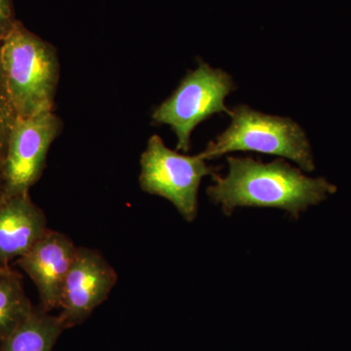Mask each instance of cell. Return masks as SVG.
Listing matches in <instances>:
<instances>
[{"mask_svg":"<svg viewBox=\"0 0 351 351\" xmlns=\"http://www.w3.org/2000/svg\"><path fill=\"white\" fill-rule=\"evenodd\" d=\"M117 279V271L101 252L77 247L60 302L58 316L64 329L82 324L107 301Z\"/></svg>","mask_w":351,"mask_h":351,"instance_id":"obj_7","label":"cell"},{"mask_svg":"<svg viewBox=\"0 0 351 351\" xmlns=\"http://www.w3.org/2000/svg\"><path fill=\"white\" fill-rule=\"evenodd\" d=\"M15 270L11 269L10 267H2L0 265V276H8V274H13Z\"/></svg>","mask_w":351,"mask_h":351,"instance_id":"obj_14","label":"cell"},{"mask_svg":"<svg viewBox=\"0 0 351 351\" xmlns=\"http://www.w3.org/2000/svg\"><path fill=\"white\" fill-rule=\"evenodd\" d=\"M77 247L64 233L49 230L17 265L38 289L40 308L51 313L59 308L66 276Z\"/></svg>","mask_w":351,"mask_h":351,"instance_id":"obj_8","label":"cell"},{"mask_svg":"<svg viewBox=\"0 0 351 351\" xmlns=\"http://www.w3.org/2000/svg\"><path fill=\"white\" fill-rule=\"evenodd\" d=\"M50 228L29 193L0 195V265L25 255Z\"/></svg>","mask_w":351,"mask_h":351,"instance_id":"obj_9","label":"cell"},{"mask_svg":"<svg viewBox=\"0 0 351 351\" xmlns=\"http://www.w3.org/2000/svg\"><path fill=\"white\" fill-rule=\"evenodd\" d=\"M64 327L59 316L36 308L0 343V351H52Z\"/></svg>","mask_w":351,"mask_h":351,"instance_id":"obj_10","label":"cell"},{"mask_svg":"<svg viewBox=\"0 0 351 351\" xmlns=\"http://www.w3.org/2000/svg\"><path fill=\"white\" fill-rule=\"evenodd\" d=\"M16 119H17V113L7 91L5 80H4L1 64H0V195L3 186V165L7 144H8L9 135Z\"/></svg>","mask_w":351,"mask_h":351,"instance_id":"obj_12","label":"cell"},{"mask_svg":"<svg viewBox=\"0 0 351 351\" xmlns=\"http://www.w3.org/2000/svg\"><path fill=\"white\" fill-rule=\"evenodd\" d=\"M228 172L215 173L206 189L208 198L230 217L240 207L276 208L299 219L338 191L322 177H309L286 159L263 163L250 156H228Z\"/></svg>","mask_w":351,"mask_h":351,"instance_id":"obj_1","label":"cell"},{"mask_svg":"<svg viewBox=\"0 0 351 351\" xmlns=\"http://www.w3.org/2000/svg\"><path fill=\"white\" fill-rule=\"evenodd\" d=\"M0 64L17 117L54 110L60 61L53 44L17 21L0 43Z\"/></svg>","mask_w":351,"mask_h":351,"instance_id":"obj_2","label":"cell"},{"mask_svg":"<svg viewBox=\"0 0 351 351\" xmlns=\"http://www.w3.org/2000/svg\"><path fill=\"white\" fill-rule=\"evenodd\" d=\"M34 309L19 272L0 276V343L12 334Z\"/></svg>","mask_w":351,"mask_h":351,"instance_id":"obj_11","label":"cell"},{"mask_svg":"<svg viewBox=\"0 0 351 351\" xmlns=\"http://www.w3.org/2000/svg\"><path fill=\"white\" fill-rule=\"evenodd\" d=\"M140 188L152 195L170 201L188 223L198 213V191L203 178L218 168L207 164L201 154L186 156L169 149L160 136L152 135L140 159Z\"/></svg>","mask_w":351,"mask_h":351,"instance_id":"obj_5","label":"cell"},{"mask_svg":"<svg viewBox=\"0 0 351 351\" xmlns=\"http://www.w3.org/2000/svg\"><path fill=\"white\" fill-rule=\"evenodd\" d=\"M237 89L230 73L200 60L189 71L175 91L152 113V123L167 125L177 137L176 151L191 149L193 130L217 113L230 114L226 99Z\"/></svg>","mask_w":351,"mask_h":351,"instance_id":"obj_4","label":"cell"},{"mask_svg":"<svg viewBox=\"0 0 351 351\" xmlns=\"http://www.w3.org/2000/svg\"><path fill=\"white\" fill-rule=\"evenodd\" d=\"M17 21L14 0H0V43L10 34Z\"/></svg>","mask_w":351,"mask_h":351,"instance_id":"obj_13","label":"cell"},{"mask_svg":"<svg viewBox=\"0 0 351 351\" xmlns=\"http://www.w3.org/2000/svg\"><path fill=\"white\" fill-rule=\"evenodd\" d=\"M230 110V126L200 152L207 161L230 152H254L288 159L306 173L315 170L308 137L294 119L267 114L247 105Z\"/></svg>","mask_w":351,"mask_h":351,"instance_id":"obj_3","label":"cell"},{"mask_svg":"<svg viewBox=\"0 0 351 351\" xmlns=\"http://www.w3.org/2000/svg\"><path fill=\"white\" fill-rule=\"evenodd\" d=\"M62 130L63 121L54 110L17 117L7 144L0 195L29 193L43 176L51 145Z\"/></svg>","mask_w":351,"mask_h":351,"instance_id":"obj_6","label":"cell"}]
</instances>
